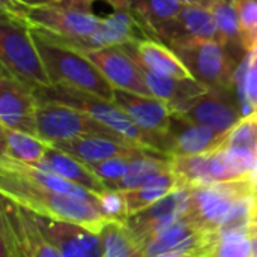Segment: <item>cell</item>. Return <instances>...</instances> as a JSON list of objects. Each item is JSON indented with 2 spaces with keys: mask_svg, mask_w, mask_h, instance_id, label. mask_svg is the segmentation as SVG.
<instances>
[{
  "mask_svg": "<svg viewBox=\"0 0 257 257\" xmlns=\"http://www.w3.org/2000/svg\"><path fill=\"white\" fill-rule=\"evenodd\" d=\"M0 191L3 197H8L29 212L57 221L80 224L95 233H99L108 221L92 203L36 187L8 170H2L0 173Z\"/></svg>",
  "mask_w": 257,
  "mask_h": 257,
  "instance_id": "6da1fadb",
  "label": "cell"
},
{
  "mask_svg": "<svg viewBox=\"0 0 257 257\" xmlns=\"http://www.w3.org/2000/svg\"><path fill=\"white\" fill-rule=\"evenodd\" d=\"M30 32L53 84L69 86L107 101L114 99V87L80 50L36 27H30Z\"/></svg>",
  "mask_w": 257,
  "mask_h": 257,
  "instance_id": "7a4b0ae2",
  "label": "cell"
},
{
  "mask_svg": "<svg viewBox=\"0 0 257 257\" xmlns=\"http://www.w3.org/2000/svg\"><path fill=\"white\" fill-rule=\"evenodd\" d=\"M33 90L38 101H51L77 108L83 113H87L93 119L99 120L105 126L111 128L128 142L166 155V136L158 137L143 131L113 101H107L96 95L63 84H53L50 87H38Z\"/></svg>",
  "mask_w": 257,
  "mask_h": 257,
  "instance_id": "3957f363",
  "label": "cell"
},
{
  "mask_svg": "<svg viewBox=\"0 0 257 257\" xmlns=\"http://www.w3.org/2000/svg\"><path fill=\"white\" fill-rule=\"evenodd\" d=\"M30 24L21 18L2 14L0 21V59L18 80L32 89L53 86L41 54L32 38Z\"/></svg>",
  "mask_w": 257,
  "mask_h": 257,
  "instance_id": "277c9868",
  "label": "cell"
},
{
  "mask_svg": "<svg viewBox=\"0 0 257 257\" xmlns=\"http://www.w3.org/2000/svg\"><path fill=\"white\" fill-rule=\"evenodd\" d=\"M15 17L75 50H84L89 39L102 29L104 23V17L93 12L72 11L54 5L26 6L20 2Z\"/></svg>",
  "mask_w": 257,
  "mask_h": 257,
  "instance_id": "5b68a950",
  "label": "cell"
},
{
  "mask_svg": "<svg viewBox=\"0 0 257 257\" xmlns=\"http://www.w3.org/2000/svg\"><path fill=\"white\" fill-rule=\"evenodd\" d=\"M173 53L194 80L214 90H236L239 65L218 39H196L179 44Z\"/></svg>",
  "mask_w": 257,
  "mask_h": 257,
  "instance_id": "8992f818",
  "label": "cell"
},
{
  "mask_svg": "<svg viewBox=\"0 0 257 257\" xmlns=\"http://www.w3.org/2000/svg\"><path fill=\"white\" fill-rule=\"evenodd\" d=\"M36 136L50 145L81 137H105L117 142H128L87 113L51 101H39L36 113Z\"/></svg>",
  "mask_w": 257,
  "mask_h": 257,
  "instance_id": "52a82bcc",
  "label": "cell"
},
{
  "mask_svg": "<svg viewBox=\"0 0 257 257\" xmlns=\"http://www.w3.org/2000/svg\"><path fill=\"white\" fill-rule=\"evenodd\" d=\"M247 194H254L251 179L188 188L185 215L196 227L209 233H218L238 200Z\"/></svg>",
  "mask_w": 257,
  "mask_h": 257,
  "instance_id": "ba28073f",
  "label": "cell"
},
{
  "mask_svg": "<svg viewBox=\"0 0 257 257\" xmlns=\"http://www.w3.org/2000/svg\"><path fill=\"white\" fill-rule=\"evenodd\" d=\"M0 239L2 257H62L36 224L33 215L3 196Z\"/></svg>",
  "mask_w": 257,
  "mask_h": 257,
  "instance_id": "9c48e42d",
  "label": "cell"
},
{
  "mask_svg": "<svg viewBox=\"0 0 257 257\" xmlns=\"http://www.w3.org/2000/svg\"><path fill=\"white\" fill-rule=\"evenodd\" d=\"M173 111L220 134H229V131L244 117L241 102L235 92L214 89L193 98L179 110Z\"/></svg>",
  "mask_w": 257,
  "mask_h": 257,
  "instance_id": "30bf717a",
  "label": "cell"
},
{
  "mask_svg": "<svg viewBox=\"0 0 257 257\" xmlns=\"http://www.w3.org/2000/svg\"><path fill=\"white\" fill-rule=\"evenodd\" d=\"M187 208L188 188H178L149 208L131 215L125 224L139 247L145 250L161 232L181 220L187 214Z\"/></svg>",
  "mask_w": 257,
  "mask_h": 257,
  "instance_id": "8fae6325",
  "label": "cell"
},
{
  "mask_svg": "<svg viewBox=\"0 0 257 257\" xmlns=\"http://www.w3.org/2000/svg\"><path fill=\"white\" fill-rule=\"evenodd\" d=\"M38 107H39V101L35 95V90L2 66V77H0L2 126L36 136Z\"/></svg>",
  "mask_w": 257,
  "mask_h": 257,
  "instance_id": "7c38bea8",
  "label": "cell"
},
{
  "mask_svg": "<svg viewBox=\"0 0 257 257\" xmlns=\"http://www.w3.org/2000/svg\"><path fill=\"white\" fill-rule=\"evenodd\" d=\"M81 53L101 71L114 89L154 96L143 78L140 66L123 48V45L83 50Z\"/></svg>",
  "mask_w": 257,
  "mask_h": 257,
  "instance_id": "4fadbf2b",
  "label": "cell"
},
{
  "mask_svg": "<svg viewBox=\"0 0 257 257\" xmlns=\"http://www.w3.org/2000/svg\"><path fill=\"white\" fill-rule=\"evenodd\" d=\"M226 139L227 134H220L208 126L191 122L178 111H172L170 125L166 133V155L172 158L214 152L224 145Z\"/></svg>",
  "mask_w": 257,
  "mask_h": 257,
  "instance_id": "5bb4252c",
  "label": "cell"
},
{
  "mask_svg": "<svg viewBox=\"0 0 257 257\" xmlns=\"http://www.w3.org/2000/svg\"><path fill=\"white\" fill-rule=\"evenodd\" d=\"M44 235L59 250L62 257H102V239L99 233L80 224L57 221L30 212Z\"/></svg>",
  "mask_w": 257,
  "mask_h": 257,
  "instance_id": "9a60e30c",
  "label": "cell"
},
{
  "mask_svg": "<svg viewBox=\"0 0 257 257\" xmlns=\"http://www.w3.org/2000/svg\"><path fill=\"white\" fill-rule=\"evenodd\" d=\"M155 38L169 48L196 39H217V23L211 9L185 5L176 17L157 30Z\"/></svg>",
  "mask_w": 257,
  "mask_h": 257,
  "instance_id": "2e32d148",
  "label": "cell"
},
{
  "mask_svg": "<svg viewBox=\"0 0 257 257\" xmlns=\"http://www.w3.org/2000/svg\"><path fill=\"white\" fill-rule=\"evenodd\" d=\"M53 148L66 152L68 155L86 163L95 164L111 158H136L145 155H157L160 152L139 146L130 142H117L105 137H81L69 142L51 145ZM164 155V154H163Z\"/></svg>",
  "mask_w": 257,
  "mask_h": 257,
  "instance_id": "e0dca14e",
  "label": "cell"
},
{
  "mask_svg": "<svg viewBox=\"0 0 257 257\" xmlns=\"http://www.w3.org/2000/svg\"><path fill=\"white\" fill-rule=\"evenodd\" d=\"M113 102L117 104L143 131L158 137L166 136L173 111L166 101L155 96L114 89Z\"/></svg>",
  "mask_w": 257,
  "mask_h": 257,
  "instance_id": "ac0fdd59",
  "label": "cell"
},
{
  "mask_svg": "<svg viewBox=\"0 0 257 257\" xmlns=\"http://www.w3.org/2000/svg\"><path fill=\"white\" fill-rule=\"evenodd\" d=\"M123 48L137 62L140 68L152 71L155 74L176 77V78H193L185 65L167 45L158 41H139L123 44Z\"/></svg>",
  "mask_w": 257,
  "mask_h": 257,
  "instance_id": "d6986e66",
  "label": "cell"
},
{
  "mask_svg": "<svg viewBox=\"0 0 257 257\" xmlns=\"http://www.w3.org/2000/svg\"><path fill=\"white\" fill-rule=\"evenodd\" d=\"M0 169L8 170V172L14 173L15 176H18V178H21V179H24V181L36 185V187L86 200V202L92 203L98 209L99 196H95V194L89 193L87 190H84V188L63 179V178H60V176H57V175H54L51 172H47V170L39 169L36 166H30V164H26V163L15 161L12 158L3 157V155H2V160H0Z\"/></svg>",
  "mask_w": 257,
  "mask_h": 257,
  "instance_id": "ffe728a7",
  "label": "cell"
},
{
  "mask_svg": "<svg viewBox=\"0 0 257 257\" xmlns=\"http://www.w3.org/2000/svg\"><path fill=\"white\" fill-rule=\"evenodd\" d=\"M36 167L51 172V173L87 190L89 193H92L95 196H101L108 191L105 184L92 172V169L86 163L68 155L63 151L53 148L51 145H50L42 163Z\"/></svg>",
  "mask_w": 257,
  "mask_h": 257,
  "instance_id": "44dd1931",
  "label": "cell"
},
{
  "mask_svg": "<svg viewBox=\"0 0 257 257\" xmlns=\"http://www.w3.org/2000/svg\"><path fill=\"white\" fill-rule=\"evenodd\" d=\"M143 78L155 98L166 101L172 110H179L184 104L196 96L203 95L209 89L194 78H176L169 75L155 74L140 68Z\"/></svg>",
  "mask_w": 257,
  "mask_h": 257,
  "instance_id": "7402d4cb",
  "label": "cell"
},
{
  "mask_svg": "<svg viewBox=\"0 0 257 257\" xmlns=\"http://www.w3.org/2000/svg\"><path fill=\"white\" fill-rule=\"evenodd\" d=\"M50 143L36 136L2 126V155L30 166H39Z\"/></svg>",
  "mask_w": 257,
  "mask_h": 257,
  "instance_id": "603a6c76",
  "label": "cell"
},
{
  "mask_svg": "<svg viewBox=\"0 0 257 257\" xmlns=\"http://www.w3.org/2000/svg\"><path fill=\"white\" fill-rule=\"evenodd\" d=\"M211 11L217 23V39L227 48L235 62L241 65L248 56V53L244 50L241 42L235 0H220Z\"/></svg>",
  "mask_w": 257,
  "mask_h": 257,
  "instance_id": "cb8c5ba5",
  "label": "cell"
},
{
  "mask_svg": "<svg viewBox=\"0 0 257 257\" xmlns=\"http://www.w3.org/2000/svg\"><path fill=\"white\" fill-rule=\"evenodd\" d=\"M172 170V158L163 154L136 157L131 160V166L125 178L108 187L110 191H131L143 187L154 178Z\"/></svg>",
  "mask_w": 257,
  "mask_h": 257,
  "instance_id": "d4e9b609",
  "label": "cell"
},
{
  "mask_svg": "<svg viewBox=\"0 0 257 257\" xmlns=\"http://www.w3.org/2000/svg\"><path fill=\"white\" fill-rule=\"evenodd\" d=\"M130 3L131 12L152 41H157V30L185 6L179 0H130Z\"/></svg>",
  "mask_w": 257,
  "mask_h": 257,
  "instance_id": "484cf974",
  "label": "cell"
},
{
  "mask_svg": "<svg viewBox=\"0 0 257 257\" xmlns=\"http://www.w3.org/2000/svg\"><path fill=\"white\" fill-rule=\"evenodd\" d=\"M178 188H179L178 178L173 173V170H170L154 178L152 181H149L140 188L131 191H122L130 217L149 208L151 205H154L155 202H158L160 199L166 197L167 194H170Z\"/></svg>",
  "mask_w": 257,
  "mask_h": 257,
  "instance_id": "4316f807",
  "label": "cell"
},
{
  "mask_svg": "<svg viewBox=\"0 0 257 257\" xmlns=\"http://www.w3.org/2000/svg\"><path fill=\"white\" fill-rule=\"evenodd\" d=\"M211 154L212 152L190 157H172V170L178 178L179 188H194L215 184L212 182L209 172Z\"/></svg>",
  "mask_w": 257,
  "mask_h": 257,
  "instance_id": "83f0119b",
  "label": "cell"
},
{
  "mask_svg": "<svg viewBox=\"0 0 257 257\" xmlns=\"http://www.w3.org/2000/svg\"><path fill=\"white\" fill-rule=\"evenodd\" d=\"M99 236L104 248L102 257H145L125 223L107 221L99 230Z\"/></svg>",
  "mask_w": 257,
  "mask_h": 257,
  "instance_id": "f1b7e54d",
  "label": "cell"
},
{
  "mask_svg": "<svg viewBox=\"0 0 257 257\" xmlns=\"http://www.w3.org/2000/svg\"><path fill=\"white\" fill-rule=\"evenodd\" d=\"M238 99L242 114L248 116L257 110V53H251L239 65L236 74Z\"/></svg>",
  "mask_w": 257,
  "mask_h": 257,
  "instance_id": "f546056e",
  "label": "cell"
},
{
  "mask_svg": "<svg viewBox=\"0 0 257 257\" xmlns=\"http://www.w3.org/2000/svg\"><path fill=\"white\" fill-rule=\"evenodd\" d=\"M223 146L257 155V113L244 116L229 131Z\"/></svg>",
  "mask_w": 257,
  "mask_h": 257,
  "instance_id": "4dcf8cb0",
  "label": "cell"
},
{
  "mask_svg": "<svg viewBox=\"0 0 257 257\" xmlns=\"http://www.w3.org/2000/svg\"><path fill=\"white\" fill-rule=\"evenodd\" d=\"M239 21V33L244 50L251 54L257 51V0H235Z\"/></svg>",
  "mask_w": 257,
  "mask_h": 257,
  "instance_id": "1f68e13d",
  "label": "cell"
},
{
  "mask_svg": "<svg viewBox=\"0 0 257 257\" xmlns=\"http://www.w3.org/2000/svg\"><path fill=\"white\" fill-rule=\"evenodd\" d=\"M212 257H254L251 236L248 233L218 235Z\"/></svg>",
  "mask_w": 257,
  "mask_h": 257,
  "instance_id": "d6a6232c",
  "label": "cell"
},
{
  "mask_svg": "<svg viewBox=\"0 0 257 257\" xmlns=\"http://www.w3.org/2000/svg\"><path fill=\"white\" fill-rule=\"evenodd\" d=\"M131 160L133 158H111V160H105L101 163L87 164V166L105 184V187L108 190V187H111L113 184H116L117 181L125 178V175L128 173L130 166H131Z\"/></svg>",
  "mask_w": 257,
  "mask_h": 257,
  "instance_id": "836d02e7",
  "label": "cell"
},
{
  "mask_svg": "<svg viewBox=\"0 0 257 257\" xmlns=\"http://www.w3.org/2000/svg\"><path fill=\"white\" fill-rule=\"evenodd\" d=\"M98 211L108 220V221H119V223H126L130 218L126 203L123 199L122 191H107L99 196V203H98Z\"/></svg>",
  "mask_w": 257,
  "mask_h": 257,
  "instance_id": "e575fe53",
  "label": "cell"
},
{
  "mask_svg": "<svg viewBox=\"0 0 257 257\" xmlns=\"http://www.w3.org/2000/svg\"><path fill=\"white\" fill-rule=\"evenodd\" d=\"M98 0H48V5L72 9V11H81V12H92L93 3Z\"/></svg>",
  "mask_w": 257,
  "mask_h": 257,
  "instance_id": "d590c367",
  "label": "cell"
},
{
  "mask_svg": "<svg viewBox=\"0 0 257 257\" xmlns=\"http://www.w3.org/2000/svg\"><path fill=\"white\" fill-rule=\"evenodd\" d=\"M182 2L184 5H191V6H200V8H205V9H212L217 2L220 0H179Z\"/></svg>",
  "mask_w": 257,
  "mask_h": 257,
  "instance_id": "8d00e7d4",
  "label": "cell"
},
{
  "mask_svg": "<svg viewBox=\"0 0 257 257\" xmlns=\"http://www.w3.org/2000/svg\"><path fill=\"white\" fill-rule=\"evenodd\" d=\"M26 6H42V5H48V0H17Z\"/></svg>",
  "mask_w": 257,
  "mask_h": 257,
  "instance_id": "74e56055",
  "label": "cell"
},
{
  "mask_svg": "<svg viewBox=\"0 0 257 257\" xmlns=\"http://www.w3.org/2000/svg\"><path fill=\"white\" fill-rule=\"evenodd\" d=\"M251 236V241H253V250H254V257H257V230H253L250 233Z\"/></svg>",
  "mask_w": 257,
  "mask_h": 257,
  "instance_id": "f35d334b",
  "label": "cell"
},
{
  "mask_svg": "<svg viewBox=\"0 0 257 257\" xmlns=\"http://www.w3.org/2000/svg\"><path fill=\"white\" fill-rule=\"evenodd\" d=\"M257 230V202H256V209H254V214H253V223H251V232ZM250 232V233H251Z\"/></svg>",
  "mask_w": 257,
  "mask_h": 257,
  "instance_id": "ab89813d",
  "label": "cell"
},
{
  "mask_svg": "<svg viewBox=\"0 0 257 257\" xmlns=\"http://www.w3.org/2000/svg\"><path fill=\"white\" fill-rule=\"evenodd\" d=\"M251 184H253V193H254V197L257 200V173L251 178Z\"/></svg>",
  "mask_w": 257,
  "mask_h": 257,
  "instance_id": "60d3db41",
  "label": "cell"
},
{
  "mask_svg": "<svg viewBox=\"0 0 257 257\" xmlns=\"http://www.w3.org/2000/svg\"><path fill=\"white\" fill-rule=\"evenodd\" d=\"M256 113H257V110H256Z\"/></svg>",
  "mask_w": 257,
  "mask_h": 257,
  "instance_id": "b9f144b4",
  "label": "cell"
},
{
  "mask_svg": "<svg viewBox=\"0 0 257 257\" xmlns=\"http://www.w3.org/2000/svg\"><path fill=\"white\" fill-rule=\"evenodd\" d=\"M256 53H257V51H256Z\"/></svg>",
  "mask_w": 257,
  "mask_h": 257,
  "instance_id": "7bdbcfd3",
  "label": "cell"
}]
</instances>
